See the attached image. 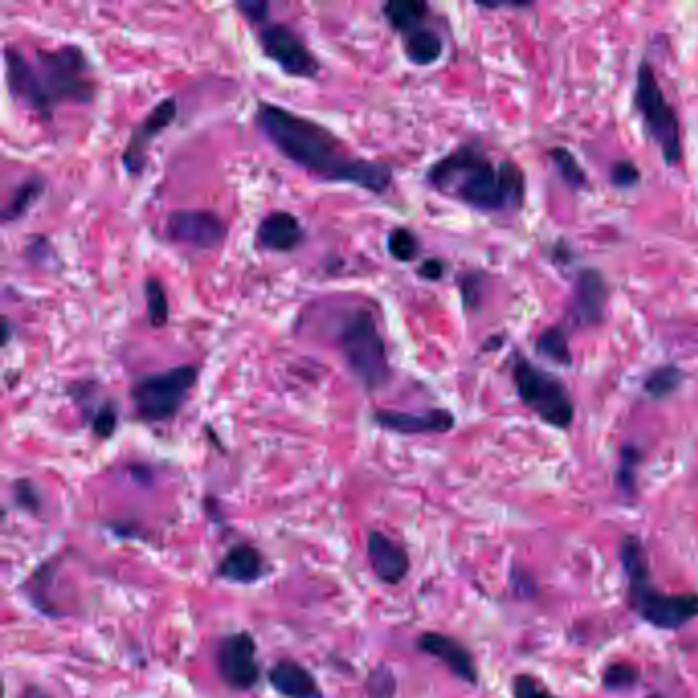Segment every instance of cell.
<instances>
[{
	"instance_id": "obj_1",
	"label": "cell",
	"mask_w": 698,
	"mask_h": 698,
	"mask_svg": "<svg viewBox=\"0 0 698 698\" xmlns=\"http://www.w3.org/2000/svg\"><path fill=\"white\" fill-rule=\"evenodd\" d=\"M254 123L271 146L289 162L324 183L353 185L373 195L389 191L394 170L389 164L355 156L318 121L285 107L260 101Z\"/></svg>"
},
{
	"instance_id": "obj_2",
	"label": "cell",
	"mask_w": 698,
	"mask_h": 698,
	"mask_svg": "<svg viewBox=\"0 0 698 698\" xmlns=\"http://www.w3.org/2000/svg\"><path fill=\"white\" fill-rule=\"evenodd\" d=\"M426 183L441 195L486 213L518 211L527 195L522 168L510 160L494 162L477 144H463L432 162Z\"/></svg>"
},
{
	"instance_id": "obj_3",
	"label": "cell",
	"mask_w": 698,
	"mask_h": 698,
	"mask_svg": "<svg viewBox=\"0 0 698 698\" xmlns=\"http://www.w3.org/2000/svg\"><path fill=\"white\" fill-rule=\"evenodd\" d=\"M621 563L629 584V604L645 623L662 631H676L698 617V594H664L653 586L639 537L623 539Z\"/></svg>"
},
{
	"instance_id": "obj_4",
	"label": "cell",
	"mask_w": 698,
	"mask_h": 698,
	"mask_svg": "<svg viewBox=\"0 0 698 698\" xmlns=\"http://www.w3.org/2000/svg\"><path fill=\"white\" fill-rule=\"evenodd\" d=\"M334 342L348 371L353 373L363 389L377 391L389 383L391 365L387 359V346L373 312L359 308L348 314L338 326Z\"/></svg>"
},
{
	"instance_id": "obj_5",
	"label": "cell",
	"mask_w": 698,
	"mask_h": 698,
	"mask_svg": "<svg viewBox=\"0 0 698 698\" xmlns=\"http://www.w3.org/2000/svg\"><path fill=\"white\" fill-rule=\"evenodd\" d=\"M35 70L52 109L62 103L91 105L97 95L91 60L74 43L56 50H37Z\"/></svg>"
},
{
	"instance_id": "obj_6",
	"label": "cell",
	"mask_w": 698,
	"mask_h": 698,
	"mask_svg": "<svg viewBox=\"0 0 698 698\" xmlns=\"http://www.w3.org/2000/svg\"><path fill=\"white\" fill-rule=\"evenodd\" d=\"M633 105L643 119L645 134L658 144L666 164L668 166L678 164L682 158L678 113L668 103L656 72H653L651 64L645 60L637 68Z\"/></svg>"
},
{
	"instance_id": "obj_7",
	"label": "cell",
	"mask_w": 698,
	"mask_h": 698,
	"mask_svg": "<svg viewBox=\"0 0 698 698\" xmlns=\"http://www.w3.org/2000/svg\"><path fill=\"white\" fill-rule=\"evenodd\" d=\"M197 379L199 369L195 365H179L160 373H150L132 385L129 400H132L140 420L166 422L181 412L191 389L197 385Z\"/></svg>"
},
{
	"instance_id": "obj_8",
	"label": "cell",
	"mask_w": 698,
	"mask_h": 698,
	"mask_svg": "<svg viewBox=\"0 0 698 698\" xmlns=\"http://www.w3.org/2000/svg\"><path fill=\"white\" fill-rule=\"evenodd\" d=\"M512 381L520 402L533 410L545 424L559 430L572 426L574 404L563 381L520 355L512 367Z\"/></svg>"
},
{
	"instance_id": "obj_9",
	"label": "cell",
	"mask_w": 698,
	"mask_h": 698,
	"mask_svg": "<svg viewBox=\"0 0 698 698\" xmlns=\"http://www.w3.org/2000/svg\"><path fill=\"white\" fill-rule=\"evenodd\" d=\"M256 39L265 58L277 64L287 76L316 78L320 74L318 58L291 27L283 23H267L258 29Z\"/></svg>"
},
{
	"instance_id": "obj_10",
	"label": "cell",
	"mask_w": 698,
	"mask_h": 698,
	"mask_svg": "<svg viewBox=\"0 0 698 698\" xmlns=\"http://www.w3.org/2000/svg\"><path fill=\"white\" fill-rule=\"evenodd\" d=\"M168 240L197 250H213L228 238V226L220 215L207 209L172 211L166 220Z\"/></svg>"
},
{
	"instance_id": "obj_11",
	"label": "cell",
	"mask_w": 698,
	"mask_h": 698,
	"mask_svg": "<svg viewBox=\"0 0 698 698\" xmlns=\"http://www.w3.org/2000/svg\"><path fill=\"white\" fill-rule=\"evenodd\" d=\"M217 670L222 680L234 690H248L260 680L256 660V641L250 633L240 631L224 637L217 647Z\"/></svg>"
},
{
	"instance_id": "obj_12",
	"label": "cell",
	"mask_w": 698,
	"mask_h": 698,
	"mask_svg": "<svg viewBox=\"0 0 698 698\" xmlns=\"http://www.w3.org/2000/svg\"><path fill=\"white\" fill-rule=\"evenodd\" d=\"M179 115V103L174 97L162 99L129 134L121 162L129 174H142L148 162L150 144L168 129Z\"/></svg>"
},
{
	"instance_id": "obj_13",
	"label": "cell",
	"mask_w": 698,
	"mask_h": 698,
	"mask_svg": "<svg viewBox=\"0 0 698 698\" xmlns=\"http://www.w3.org/2000/svg\"><path fill=\"white\" fill-rule=\"evenodd\" d=\"M7 89L15 101L37 113L41 119H52V105L43 91L35 66L15 46H5Z\"/></svg>"
},
{
	"instance_id": "obj_14",
	"label": "cell",
	"mask_w": 698,
	"mask_h": 698,
	"mask_svg": "<svg viewBox=\"0 0 698 698\" xmlns=\"http://www.w3.org/2000/svg\"><path fill=\"white\" fill-rule=\"evenodd\" d=\"M379 428L414 436V434H445L455 428V416L445 408H432L426 412H400V410H377L373 414Z\"/></svg>"
},
{
	"instance_id": "obj_15",
	"label": "cell",
	"mask_w": 698,
	"mask_h": 698,
	"mask_svg": "<svg viewBox=\"0 0 698 698\" xmlns=\"http://www.w3.org/2000/svg\"><path fill=\"white\" fill-rule=\"evenodd\" d=\"M416 647L418 651L426 653V656L443 662L459 680L467 684H477L479 672H477L475 660L471 656V651L457 639L428 631L416 639Z\"/></svg>"
},
{
	"instance_id": "obj_16",
	"label": "cell",
	"mask_w": 698,
	"mask_h": 698,
	"mask_svg": "<svg viewBox=\"0 0 698 698\" xmlns=\"http://www.w3.org/2000/svg\"><path fill=\"white\" fill-rule=\"evenodd\" d=\"M305 242V230L291 211L277 209L260 220L256 244L267 252H293Z\"/></svg>"
},
{
	"instance_id": "obj_17",
	"label": "cell",
	"mask_w": 698,
	"mask_h": 698,
	"mask_svg": "<svg viewBox=\"0 0 698 698\" xmlns=\"http://www.w3.org/2000/svg\"><path fill=\"white\" fill-rule=\"evenodd\" d=\"M367 555L373 574L383 584H400L410 572V557L406 549L379 531L369 533Z\"/></svg>"
},
{
	"instance_id": "obj_18",
	"label": "cell",
	"mask_w": 698,
	"mask_h": 698,
	"mask_svg": "<svg viewBox=\"0 0 698 698\" xmlns=\"http://www.w3.org/2000/svg\"><path fill=\"white\" fill-rule=\"evenodd\" d=\"M608 301V285L596 269H584L578 275L574 297H572V316L580 326H598L604 318V308Z\"/></svg>"
},
{
	"instance_id": "obj_19",
	"label": "cell",
	"mask_w": 698,
	"mask_h": 698,
	"mask_svg": "<svg viewBox=\"0 0 698 698\" xmlns=\"http://www.w3.org/2000/svg\"><path fill=\"white\" fill-rule=\"evenodd\" d=\"M271 686L285 698H324L318 680L297 662L283 660L269 672Z\"/></svg>"
},
{
	"instance_id": "obj_20",
	"label": "cell",
	"mask_w": 698,
	"mask_h": 698,
	"mask_svg": "<svg viewBox=\"0 0 698 698\" xmlns=\"http://www.w3.org/2000/svg\"><path fill=\"white\" fill-rule=\"evenodd\" d=\"M263 555L252 545H236L217 565V576L234 584H254L265 574Z\"/></svg>"
},
{
	"instance_id": "obj_21",
	"label": "cell",
	"mask_w": 698,
	"mask_h": 698,
	"mask_svg": "<svg viewBox=\"0 0 698 698\" xmlns=\"http://www.w3.org/2000/svg\"><path fill=\"white\" fill-rule=\"evenodd\" d=\"M402 37L404 54L416 66H432L434 62L441 60L445 52L443 37L428 27H418Z\"/></svg>"
},
{
	"instance_id": "obj_22",
	"label": "cell",
	"mask_w": 698,
	"mask_h": 698,
	"mask_svg": "<svg viewBox=\"0 0 698 698\" xmlns=\"http://www.w3.org/2000/svg\"><path fill=\"white\" fill-rule=\"evenodd\" d=\"M381 11L391 29L406 35L422 27V21L428 15V5L420 0H389Z\"/></svg>"
},
{
	"instance_id": "obj_23",
	"label": "cell",
	"mask_w": 698,
	"mask_h": 698,
	"mask_svg": "<svg viewBox=\"0 0 698 698\" xmlns=\"http://www.w3.org/2000/svg\"><path fill=\"white\" fill-rule=\"evenodd\" d=\"M46 191V181L41 177H29L25 179L11 195L9 203L3 209V222L11 224L21 220V217L39 201V197Z\"/></svg>"
},
{
	"instance_id": "obj_24",
	"label": "cell",
	"mask_w": 698,
	"mask_h": 698,
	"mask_svg": "<svg viewBox=\"0 0 698 698\" xmlns=\"http://www.w3.org/2000/svg\"><path fill=\"white\" fill-rule=\"evenodd\" d=\"M535 351L539 357H543L555 365H561V367L572 365V351H570V344H567L565 330L561 326L545 328L537 336Z\"/></svg>"
},
{
	"instance_id": "obj_25",
	"label": "cell",
	"mask_w": 698,
	"mask_h": 698,
	"mask_svg": "<svg viewBox=\"0 0 698 698\" xmlns=\"http://www.w3.org/2000/svg\"><path fill=\"white\" fill-rule=\"evenodd\" d=\"M682 381H684V373L676 365H662L658 369H653L645 377L643 389L651 400L660 402V400L670 398L674 391L680 387Z\"/></svg>"
},
{
	"instance_id": "obj_26",
	"label": "cell",
	"mask_w": 698,
	"mask_h": 698,
	"mask_svg": "<svg viewBox=\"0 0 698 698\" xmlns=\"http://www.w3.org/2000/svg\"><path fill=\"white\" fill-rule=\"evenodd\" d=\"M144 297H146V310H148V322L152 328H164L170 320V303L166 289L156 277H150L144 281Z\"/></svg>"
},
{
	"instance_id": "obj_27",
	"label": "cell",
	"mask_w": 698,
	"mask_h": 698,
	"mask_svg": "<svg viewBox=\"0 0 698 698\" xmlns=\"http://www.w3.org/2000/svg\"><path fill=\"white\" fill-rule=\"evenodd\" d=\"M549 158L557 170V174L561 177V181L570 187V189H582L588 183V177L584 168L578 164V160L574 158V154L567 148H553L549 152Z\"/></svg>"
},
{
	"instance_id": "obj_28",
	"label": "cell",
	"mask_w": 698,
	"mask_h": 698,
	"mask_svg": "<svg viewBox=\"0 0 698 698\" xmlns=\"http://www.w3.org/2000/svg\"><path fill=\"white\" fill-rule=\"evenodd\" d=\"M387 252L398 263H412L420 254V242L412 230L396 228L387 236Z\"/></svg>"
},
{
	"instance_id": "obj_29",
	"label": "cell",
	"mask_w": 698,
	"mask_h": 698,
	"mask_svg": "<svg viewBox=\"0 0 698 698\" xmlns=\"http://www.w3.org/2000/svg\"><path fill=\"white\" fill-rule=\"evenodd\" d=\"M639 463H641V451L635 445H625L621 449V459H619V467H617V488L625 496L635 494Z\"/></svg>"
},
{
	"instance_id": "obj_30",
	"label": "cell",
	"mask_w": 698,
	"mask_h": 698,
	"mask_svg": "<svg viewBox=\"0 0 698 698\" xmlns=\"http://www.w3.org/2000/svg\"><path fill=\"white\" fill-rule=\"evenodd\" d=\"M637 684H639V670L631 664H625V662L610 664L602 674V686L610 692L631 690Z\"/></svg>"
},
{
	"instance_id": "obj_31",
	"label": "cell",
	"mask_w": 698,
	"mask_h": 698,
	"mask_svg": "<svg viewBox=\"0 0 698 698\" xmlns=\"http://www.w3.org/2000/svg\"><path fill=\"white\" fill-rule=\"evenodd\" d=\"M89 420L95 436H99V439H111L119 424L117 406L113 402H103L99 408L93 410Z\"/></svg>"
},
{
	"instance_id": "obj_32",
	"label": "cell",
	"mask_w": 698,
	"mask_h": 698,
	"mask_svg": "<svg viewBox=\"0 0 698 698\" xmlns=\"http://www.w3.org/2000/svg\"><path fill=\"white\" fill-rule=\"evenodd\" d=\"M396 676L391 674L387 666L375 668L367 678V694L369 698H394L396 696Z\"/></svg>"
},
{
	"instance_id": "obj_33",
	"label": "cell",
	"mask_w": 698,
	"mask_h": 698,
	"mask_svg": "<svg viewBox=\"0 0 698 698\" xmlns=\"http://www.w3.org/2000/svg\"><path fill=\"white\" fill-rule=\"evenodd\" d=\"M608 181L617 189H631L639 185L641 170L633 160H617L613 166H610Z\"/></svg>"
},
{
	"instance_id": "obj_34",
	"label": "cell",
	"mask_w": 698,
	"mask_h": 698,
	"mask_svg": "<svg viewBox=\"0 0 698 698\" xmlns=\"http://www.w3.org/2000/svg\"><path fill=\"white\" fill-rule=\"evenodd\" d=\"M13 500L21 510L37 514L41 510V494L31 479H17L13 484Z\"/></svg>"
},
{
	"instance_id": "obj_35",
	"label": "cell",
	"mask_w": 698,
	"mask_h": 698,
	"mask_svg": "<svg viewBox=\"0 0 698 698\" xmlns=\"http://www.w3.org/2000/svg\"><path fill=\"white\" fill-rule=\"evenodd\" d=\"M512 694L514 698H557L537 678L529 674H520L512 680Z\"/></svg>"
},
{
	"instance_id": "obj_36",
	"label": "cell",
	"mask_w": 698,
	"mask_h": 698,
	"mask_svg": "<svg viewBox=\"0 0 698 698\" xmlns=\"http://www.w3.org/2000/svg\"><path fill=\"white\" fill-rule=\"evenodd\" d=\"M482 275L479 273H465L459 279V289H461V297H463V305L465 310H475L479 305V299H482Z\"/></svg>"
},
{
	"instance_id": "obj_37",
	"label": "cell",
	"mask_w": 698,
	"mask_h": 698,
	"mask_svg": "<svg viewBox=\"0 0 698 698\" xmlns=\"http://www.w3.org/2000/svg\"><path fill=\"white\" fill-rule=\"evenodd\" d=\"M236 11L252 25H263L269 21L271 5L267 0H240L236 3Z\"/></svg>"
},
{
	"instance_id": "obj_38",
	"label": "cell",
	"mask_w": 698,
	"mask_h": 698,
	"mask_svg": "<svg viewBox=\"0 0 698 698\" xmlns=\"http://www.w3.org/2000/svg\"><path fill=\"white\" fill-rule=\"evenodd\" d=\"M447 273V263L441 258H426L418 267V277L424 281H441Z\"/></svg>"
},
{
	"instance_id": "obj_39",
	"label": "cell",
	"mask_w": 698,
	"mask_h": 698,
	"mask_svg": "<svg viewBox=\"0 0 698 698\" xmlns=\"http://www.w3.org/2000/svg\"><path fill=\"white\" fill-rule=\"evenodd\" d=\"M11 340V322L5 318L3 320V346H7Z\"/></svg>"
},
{
	"instance_id": "obj_40",
	"label": "cell",
	"mask_w": 698,
	"mask_h": 698,
	"mask_svg": "<svg viewBox=\"0 0 698 698\" xmlns=\"http://www.w3.org/2000/svg\"><path fill=\"white\" fill-rule=\"evenodd\" d=\"M23 698H48V696L43 694V692H39L37 688H29V690L23 694Z\"/></svg>"
},
{
	"instance_id": "obj_41",
	"label": "cell",
	"mask_w": 698,
	"mask_h": 698,
	"mask_svg": "<svg viewBox=\"0 0 698 698\" xmlns=\"http://www.w3.org/2000/svg\"><path fill=\"white\" fill-rule=\"evenodd\" d=\"M651 698H660V696H658V694H656V696H651Z\"/></svg>"
}]
</instances>
